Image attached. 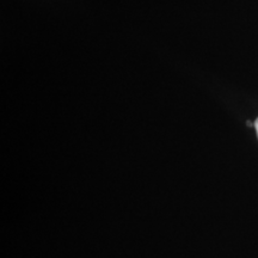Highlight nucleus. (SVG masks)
I'll return each instance as SVG.
<instances>
[{"label":"nucleus","instance_id":"nucleus-1","mask_svg":"<svg viewBox=\"0 0 258 258\" xmlns=\"http://www.w3.org/2000/svg\"><path fill=\"white\" fill-rule=\"evenodd\" d=\"M254 128H256V132H257V137H258V118L256 121H254Z\"/></svg>","mask_w":258,"mask_h":258}]
</instances>
